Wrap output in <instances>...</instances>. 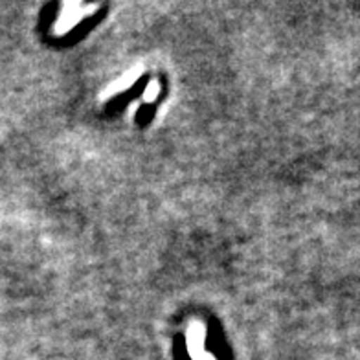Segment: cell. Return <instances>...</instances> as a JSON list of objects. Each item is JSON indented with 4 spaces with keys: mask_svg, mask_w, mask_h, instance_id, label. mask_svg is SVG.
<instances>
[{
    "mask_svg": "<svg viewBox=\"0 0 360 360\" xmlns=\"http://www.w3.org/2000/svg\"><path fill=\"white\" fill-rule=\"evenodd\" d=\"M204 337H206V329H204L202 323L191 322L188 327V347H190L193 359L204 353Z\"/></svg>",
    "mask_w": 360,
    "mask_h": 360,
    "instance_id": "cell-2",
    "label": "cell"
},
{
    "mask_svg": "<svg viewBox=\"0 0 360 360\" xmlns=\"http://www.w3.org/2000/svg\"><path fill=\"white\" fill-rule=\"evenodd\" d=\"M96 10H98V6L81 4V2H68V4L63 6L61 17H59V20L56 22V34H67V32H70L83 17L94 13Z\"/></svg>",
    "mask_w": 360,
    "mask_h": 360,
    "instance_id": "cell-1",
    "label": "cell"
},
{
    "mask_svg": "<svg viewBox=\"0 0 360 360\" xmlns=\"http://www.w3.org/2000/svg\"><path fill=\"white\" fill-rule=\"evenodd\" d=\"M158 83L157 81H153V83H149V86H147V90H146V94H143V101H147V103H149V101H153L155 100V98H157V94H158Z\"/></svg>",
    "mask_w": 360,
    "mask_h": 360,
    "instance_id": "cell-4",
    "label": "cell"
},
{
    "mask_svg": "<svg viewBox=\"0 0 360 360\" xmlns=\"http://www.w3.org/2000/svg\"><path fill=\"white\" fill-rule=\"evenodd\" d=\"M195 360H214V356L210 355V353H206V351H204V353H200L199 356H195Z\"/></svg>",
    "mask_w": 360,
    "mask_h": 360,
    "instance_id": "cell-5",
    "label": "cell"
},
{
    "mask_svg": "<svg viewBox=\"0 0 360 360\" xmlns=\"http://www.w3.org/2000/svg\"><path fill=\"white\" fill-rule=\"evenodd\" d=\"M138 77H140V70H136V68L127 72V74H124L118 81H114L112 85L107 86V90H105L103 96H101V100H105V98H112L114 94H118V92H122V90H127L129 86L133 85L134 81L138 79Z\"/></svg>",
    "mask_w": 360,
    "mask_h": 360,
    "instance_id": "cell-3",
    "label": "cell"
}]
</instances>
